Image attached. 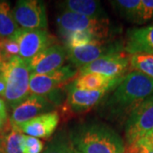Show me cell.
Instances as JSON below:
<instances>
[{"mask_svg":"<svg viewBox=\"0 0 153 153\" xmlns=\"http://www.w3.org/2000/svg\"><path fill=\"white\" fill-rule=\"evenodd\" d=\"M153 95V79L137 71H132L123 77L113 90L105 107L111 114H130L132 111Z\"/></svg>","mask_w":153,"mask_h":153,"instance_id":"obj_1","label":"cell"},{"mask_svg":"<svg viewBox=\"0 0 153 153\" xmlns=\"http://www.w3.org/2000/svg\"><path fill=\"white\" fill-rule=\"evenodd\" d=\"M80 153H124V145L116 132L100 123H89L76 127L70 136Z\"/></svg>","mask_w":153,"mask_h":153,"instance_id":"obj_2","label":"cell"},{"mask_svg":"<svg viewBox=\"0 0 153 153\" xmlns=\"http://www.w3.org/2000/svg\"><path fill=\"white\" fill-rule=\"evenodd\" d=\"M0 72L6 82L4 97L8 105L14 109L31 95L29 88L31 71L27 60H23L20 56L14 57L3 64Z\"/></svg>","mask_w":153,"mask_h":153,"instance_id":"obj_3","label":"cell"},{"mask_svg":"<svg viewBox=\"0 0 153 153\" xmlns=\"http://www.w3.org/2000/svg\"><path fill=\"white\" fill-rule=\"evenodd\" d=\"M60 33L66 37L74 32L90 31L96 33L102 40L110 39L111 33V23L108 18H90L73 12L63 10L56 19Z\"/></svg>","mask_w":153,"mask_h":153,"instance_id":"obj_4","label":"cell"},{"mask_svg":"<svg viewBox=\"0 0 153 153\" xmlns=\"http://www.w3.org/2000/svg\"><path fill=\"white\" fill-rule=\"evenodd\" d=\"M153 128V95L143 101L128 116L124 135L128 146L134 145Z\"/></svg>","mask_w":153,"mask_h":153,"instance_id":"obj_5","label":"cell"},{"mask_svg":"<svg viewBox=\"0 0 153 153\" xmlns=\"http://www.w3.org/2000/svg\"><path fill=\"white\" fill-rule=\"evenodd\" d=\"M123 49L121 42L111 39L102 41H95L82 47L67 49V58L72 66L76 68H82V66L98 60L103 56L119 53Z\"/></svg>","mask_w":153,"mask_h":153,"instance_id":"obj_6","label":"cell"},{"mask_svg":"<svg viewBox=\"0 0 153 153\" xmlns=\"http://www.w3.org/2000/svg\"><path fill=\"white\" fill-rule=\"evenodd\" d=\"M19 27L25 30H46L48 18L46 6L39 0H20L12 10Z\"/></svg>","mask_w":153,"mask_h":153,"instance_id":"obj_7","label":"cell"},{"mask_svg":"<svg viewBox=\"0 0 153 153\" xmlns=\"http://www.w3.org/2000/svg\"><path fill=\"white\" fill-rule=\"evenodd\" d=\"M78 73L73 66H62L57 70L44 74L31 73L29 88L31 94L47 96L58 90L60 85L67 82Z\"/></svg>","mask_w":153,"mask_h":153,"instance_id":"obj_8","label":"cell"},{"mask_svg":"<svg viewBox=\"0 0 153 153\" xmlns=\"http://www.w3.org/2000/svg\"><path fill=\"white\" fill-rule=\"evenodd\" d=\"M19 45V56L25 60H31L38 53L54 45L55 37L47 30H25L20 28L13 38Z\"/></svg>","mask_w":153,"mask_h":153,"instance_id":"obj_9","label":"cell"},{"mask_svg":"<svg viewBox=\"0 0 153 153\" xmlns=\"http://www.w3.org/2000/svg\"><path fill=\"white\" fill-rule=\"evenodd\" d=\"M55 107V105L46 96L31 94L12 111L10 118L11 128L16 129L21 124L34 117L54 111Z\"/></svg>","mask_w":153,"mask_h":153,"instance_id":"obj_10","label":"cell"},{"mask_svg":"<svg viewBox=\"0 0 153 153\" xmlns=\"http://www.w3.org/2000/svg\"><path fill=\"white\" fill-rule=\"evenodd\" d=\"M129 69V57L123 53H115L103 56L82 66L78 70L79 75L86 73H98L110 77L124 76L125 72Z\"/></svg>","mask_w":153,"mask_h":153,"instance_id":"obj_11","label":"cell"},{"mask_svg":"<svg viewBox=\"0 0 153 153\" xmlns=\"http://www.w3.org/2000/svg\"><path fill=\"white\" fill-rule=\"evenodd\" d=\"M66 57V47L60 44H54L27 60L28 67L31 73H48L62 67Z\"/></svg>","mask_w":153,"mask_h":153,"instance_id":"obj_12","label":"cell"},{"mask_svg":"<svg viewBox=\"0 0 153 153\" xmlns=\"http://www.w3.org/2000/svg\"><path fill=\"white\" fill-rule=\"evenodd\" d=\"M60 121L57 111L40 115L32 120L22 123L17 127L16 130L26 134L28 136L34 138H48L55 131Z\"/></svg>","mask_w":153,"mask_h":153,"instance_id":"obj_13","label":"cell"},{"mask_svg":"<svg viewBox=\"0 0 153 153\" xmlns=\"http://www.w3.org/2000/svg\"><path fill=\"white\" fill-rule=\"evenodd\" d=\"M123 49L129 55H153V25L128 31Z\"/></svg>","mask_w":153,"mask_h":153,"instance_id":"obj_14","label":"cell"},{"mask_svg":"<svg viewBox=\"0 0 153 153\" xmlns=\"http://www.w3.org/2000/svg\"><path fill=\"white\" fill-rule=\"evenodd\" d=\"M66 105L74 112H84L93 108L108 93L106 90H85L67 86Z\"/></svg>","mask_w":153,"mask_h":153,"instance_id":"obj_15","label":"cell"},{"mask_svg":"<svg viewBox=\"0 0 153 153\" xmlns=\"http://www.w3.org/2000/svg\"><path fill=\"white\" fill-rule=\"evenodd\" d=\"M124 76L110 77L98 73H86L79 75L68 86L77 89L106 90L110 92L119 85Z\"/></svg>","mask_w":153,"mask_h":153,"instance_id":"obj_16","label":"cell"},{"mask_svg":"<svg viewBox=\"0 0 153 153\" xmlns=\"http://www.w3.org/2000/svg\"><path fill=\"white\" fill-rule=\"evenodd\" d=\"M62 10L70 11L90 18H108L100 1L94 0H66L60 3Z\"/></svg>","mask_w":153,"mask_h":153,"instance_id":"obj_17","label":"cell"},{"mask_svg":"<svg viewBox=\"0 0 153 153\" xmlns=\"http://www.w3.org/2000/svg\"><path fill=\"white\" fill-rule=\"evenodd\" d=\"M19 30L10 4L6 1H0V38L13 39Z\"/></svg>","mask_w":153,"mask_h":153,"instance_id":"obj_18","label":"cell"},{"mask_svg":"<svg viewBox=\"0 0 153 153\" xmlns=\"http://www.w3.org/2000/svg\"><path fill=\"white\" fill-rule=\"evenodd\" d=\"M111 4L121 16L130 22L138 23L141 0H116L111 1Z\"/></svg>","mask_w":153,"mask_h":153,"instance_id":"obj_19","label":"cell"},{"mask_svg":"<svg viewBox=\"0 0 153 153\" xmlns=\"http://www.w3.org/2000/svg\"><path fill=\"white\" fill-rule=\"evenodd\" d=\"M129 69L140 71L153 79V55H131L129 56Z\"/></svg>","mask_w":153,"mask_h":153,"instance_id":"obj_20","label":"cell"},{"mask_svg":"<svg viewBox=\"0 0 153 153\" xmlns=\"http://www.w3.org/2000/svg\"><path fill=\"white\" fill-rule=\"evenodd\" d=\"M24 134L16 129H11L0 139V153H22V141Z\"/></svg>","mask_w":153,"mask_h":153,"instance_id":"obj_21","label":"cell"},{"mask_svg":"<svg viewBox=\"0 0 153 153\" xmlns=\"http://www.w3.org/2000/svg\"><path fill=\"white\" fill-rule=\"evenodd\" d=\"M66 38V46L67 49L82 47L95 41H102L96 33L90 31H82L74 32L67 35Z\"/></svg>","mask_w":153,"mask_h":153,"instance_id":"obj_22","label":"cell"},{"mask_svg":"<svg viewBox=\"0 0 153 153\" xmlns=\"http://www.w3.org/2000/svg\"><path fill=\"white\" fill-rule=\"evenodd\" d=\"M76 150L64 132L55 136L45 148L43 153H76Z\"/></svg>","mask_w":153,"mask_h":153,"instance_id":"obj_23","label":"cell"},{"mask_svg":"<svg viewBox=\"0 0 153 153\" xmlns=\"http://www.w3.org/2000/svg\"><path fill=\"white\" fill-rule=\"evenodd\" d=\"M44 149V143L38 138L25 135L22 141V153H41Z\"/></svg>","mask_w":153,"mask_h":153,"instance_id":"obj_24","label":"cell"},{"mask_svg":"<svg viewBox=\"0 0 153 153\" xmlns=\"http://www.w3.org/2000/svg\"><path fill=\"white\" fill-rule=\"evenodd\" d=\"M1 39V44H2V49L6 57V60H9L19 56L20 49H19V45L15 39H10V38H0Z\"/></svg>","mask_w":153,"mask_h":153,"instance_id":"obj_25","label":"cell"},{"mask_svg":"<svg viewBox=\"0 0 153 153\" xmlns=\"http://www.w3.org/2000/svg\"><path fill=\"white\" fill-rule=\"evenodd\" d=\"M153 19V0H141L138 23L142 24Z\"/></svg>","mask_w":153,"mask_h":153,"instance_id":"obj_26","label":"cell"},{"mask_svg":"<svg viewBox=\"0 0 153 153\" xmlns=\"http://www.w3.org/2000/svg\"><path fill=\"white\" fill-rule=\"evenodd\" d=\"M124 153H153V149L145 147L140 145H131L125 148Z\"/></svg>","mask_w":153,"mask_h":153,"instance_id":"obj_27","label":"cell"},{"mask_svg":"<svg viewBox=\"0 0 153 153\" xmlns=\"http://www.w3.org/2000/svg\"><path fill=\"white\" fill-rule=\"evenodd\" d=\"M12 129L10 120L0 116V139L6 135Z\"/></svg>","mask_w":153,"mask_h":153,"instance_id":"obj_28","label":"cell"},{"mask_svg":"<svg viewBox=\"0 0 153 153\" xmlns=\"http://www.w3.org/2000/svg\"><path fill=\"white\" fill-rule=\"evenodd\" d=\"M136 144L145 146V147L153 149V128L148 133L146 136L143 137L140 141H138Z\"/></svg>","mask_w":153,"mask_h":153,"instance_id":"obj_29","label":"cell"},{"mask_svg":"<svg viewBox=\"0 0 153 153\" xmlns=\"http://www.w3.org/2000/svg\"><path fill=\"white\" fill-rule=\"evenodd\" d=\"M0 116H2L4 118H8L6 102L3 99H0Z\"/></svg>","mask_w":153,"mask_h":153,"instance_id":"obj_30","label":"cell"},{"mask_svg":"<svg viewBox=\"0 0 153 153\" xmlns=\"http://www.w3.org/2000/svg\"><path fill=\"white\" fill-rule=\"evenodd\" d=\"M6 90V82L3 74L0 72V96H4Z\"/></svg>","mask_w":153,"mask_h":153,"instance_id":"obj_31","label":"cell"},{"mask_svg":"<svg viewBox=\"0 0 153 153\" xmlns=\"http://www.w3.org/2000/svg\"><path fill=\"white\" fill-rule=\"evenodd\" d=\"M7 60H6L5 55H4V53L3 51V49H2V44H1V39H0V68L1 66H3V64L6 62Z\"/></svg>","mask_w":153,"mask_h":153,"instance_id":"obj_32","label":"cell"},{"mask_svg":"<svg viewBox=\"0 0 153 153\" xmlns=\"http://www.w3.org/2000/svg\"><path fill=\"white\" fill-rule=\"evenodd\" d=\"M76 153H80V152H77V151H76Z\"/></svg>","mask_w":153,"mask_h":153,"instance_id":"obj_33","label":"cell"}]
</instances>
